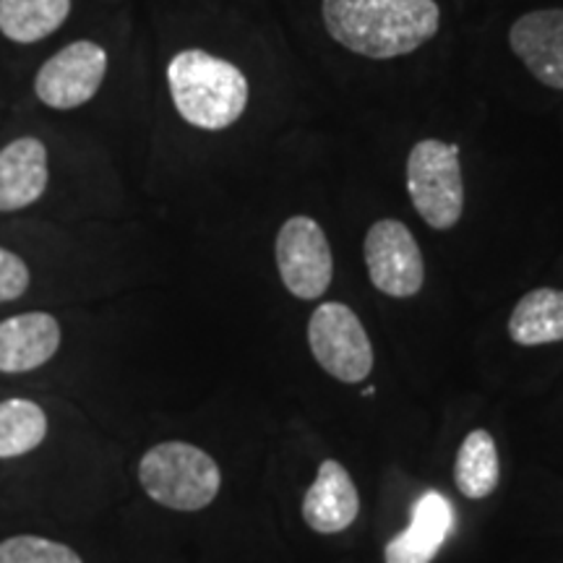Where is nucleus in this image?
I'll use <instances>...</instances> for the list:
<instances>
[{
  "instance_id": "obj_10",
  "label": "nucleus",
  "mask_w": 563,
  "mask_h": 563,
  "mask_svg": "<svg viewBox=\"0 0 563 563\" xmlns=\"http://www.w3.org/2000/svg\"><path fill=\"white\" fill-rule=\"evenodd\" d=\"M514 55L540 84L563 89V9L530 11L509 30Z\"/></svg>"
},
{
  "instance_id": "obj_5",
  "label": "nucleus",
  "mask_w": 563,
  "mask_h": 563,
  "mask_svg": "<svg viewBox=\"0 0 563 563\" xmlns=\"http://www.w3.org/2000/svg\"><path fill=\"white\" fill-rule=\"evenodd\" d=\"M316 363L342 384H361L373 371V344L365 327L344 302H321L308 321Z\"/></svg>"
},
{
  "instance_id": "obj_8",
  "label": "nucleus",
  "mask_w": 563,
  "mask_h": 563,
  "mask_svg": "<svg viewBox=\"0 0 563 563\" xmlns=\"http://www.w3.org/2000/svg\"><path fill=\"white\" fill-rule=\"evenodd\" d=\"M365 266L378 292L389 298H415L426 282L422 251L407 224L378 220L365 235Z\"/></svg>"
},
{
  "instance_id": "obj_14",
  "label": "nucleus",
  "mask_w": 563,
  "mask_h": 563,
  "mask_svg": "<svg viewBox=\"0 0 563 563\" xmlns=\"http://www.w3.org/2000/svg\"><path fill=\"white\" fill-rule=\"evenodd\" d=\"M509 336L522 347L563 342V290L538 287L527 292L514 306Z\"/></svg>"
},
{
  "instance_id": "obj_7",
  "label": "nucleus",
  "mask_w": 563,
  "mask_h": 563,
  "mask_svg": "<svg viewBox=\"0 0 563 563\" xmlns=\"http://www.w3.org/2000/svg\"><path fill=\"white\" fill-rule=\"evenodd\" d=\"M108 76V51L91 40H76L42 63L34 95L51 110H76L100 91Z\"/></svg>"
},
{
  "instance_id": "obj_18",
  "label": "nucleus",
  "mask_w": 563,
  "mask_h": 563,
  "mask_svg": "<svg viewBox=\"0 0 563 563\" xmlns=\"http://www.w3.org/2000/svg\"><path fill=\"white\" fill-rule=\"evenodd\" d=\"M0 563H84L74 548L42 534H11L0 540Z\"/></svg>"
},
{
  "instance_id": "obj_1",
  "label": "nucleus",
  "mask_w": 563,
  "mask_h": 563,
  "mask_svg": "<svg viewBox=\"0 0 563 563\" xmlns=\"http://www.w3.org/2000/svg\"><path fill=\"white\" fill-rule=\"evenodd\" d=\"M321 16L329 37L371 60L410 55L441 26L435 0H323Z\"/></svg>"
},
{
  "instance_id": "obj_13",
  "label": "nucleus",
  "mask_w": 563,
  "mask_h": 563,
  "mask_svg": "<svg viewBox=\"0 0 563 563\" xmlns=\"http://www.w3.org/2000/svg\"><path fill=\"white\" fill-rule=\"evenodd\" d=\"M361 496L347 470L336 460L321 462L319 475L302 498V519L319 534L344 532L357 519Z\"/></svg>"
},
{
  "instance_id": "obj_3",
  "label": "nucleus",
  "mask_w": 563,
  "mask_h": 563,
  "mask_svg": "<svg viewBox=\"0 0 563 563\" xmlns=\"http://www.w3.org/2000/svg\"><path fill=\"white\" fill-rule=\"evenodd\" d=\"M139 483L154 504L173 511H201L222 488L214 456L188 441H162L141 456Z\"/></svg>"
},
{
  "instance_id": "obj_19",
  "label": "nucleus",
  "mask_w": 563,
  "mask_h": 563,
  "mask_svg": "<svg viewBox=\"0 0 563 563\" xmlns=\"http://www.w3.org/2000/svg\"><path fill=\"white\" fill-rule=\"evenodd\" d=\"M30 285L32 272L24 258L0 245V306L19 300L21 295L30 290Z\"/></svg>"
},
{
  "instance_id": "obj_4",
  "label": "nucleus",
  "mask_w": 563,
  "mask_h": 563,
  "mask_svg": "<svg viewBox=\"0 0 563 563\" xmlns=\"http://www.w3.org/2000/svg\"><path fill=\"white\" fill-rule=\"evenodd\" d=\"M407 194L428 228H456L464 211L460 146L439 139L418 141L407 157Z\"/></svg>"
},
{
  "instance_id": "obj_2",
  "label": "nucleus",
  "mask_w": 563,
  "mask_h": 563,
  "mask_svg": "<svg viewBox=\"0 0 563 563\" xmlns=\"http://www.w3.org/2000/svg\"><path fill=\"white\" fill-rule=\"evenodd\" d=\"M167 87L178 115L201 131H224L249 108V79L235 63L191 47L167 63Z\"/></svg>"
},
{
  "instance_id": "obj_17",
  "label": "nucleus",
  "mask_w": 563,
  "mask_h": 563,
  "mask_svg": "<svg viewBox=\"0 0 563 563\" xmlns=\"http://www.w3.org/2000/svg\"><path fill=\"white\" fill-rule=\"evenodd\" d=\"M47 439V412L26 397L0 402V460L32 454Z\"/></svg>"
},
{
  "instance_id": "obj_9",
  "label": "nucleus",
  "mask_w": 563,
  "mask_h": 563,
  "mask_svg": "<svg viewBox=\"0 0 563 563\" xmlns=\"http://www.w3.org/2000/svg\"><path fill=\"white\" fill-rule=\"evenodd\" d=\"M63 342L60 321L47 311H26L0 321V373L40 371L58 355Z\"/></svg>"
},
{
  "instance_id": "obj_6",
  "label": "nucleus",
  "mask_w": 563,
  "mask_h": 563,
  "mask_svg": "<svg viewBox=\"0 0 563 563\" xmlns=\"http://www.w3.org/2000/svg\"><path fill=\"white\" fill-rule=\"evenodd\" d=\"M279 277L298 300H319L334 277L332 245L327 232L311 217H290L274 243Z\"/></svg>"
},
{
  "instance_id": "obj_16",
  "label": "nucleus",
  "mask_w": 563,
  "mask_h": 563,
  "mask_svg": "<svg viewBox=\"0 0 563 563\" xmlns=\"http://www.w3.org/2000/svg\"><path fill=\"white\" fill-rule=\"evenodd\" d=\"M70 5V0H0V34L16 45H34L66 24Z\"/></svg>"
},
{
  "instance_id": "obj_11",
  "label": "nucleus",
  "mask_w": 563,
  "mask_h": 563,
  "mask_svg": "<svg viewBox=\"0 0 563 563\" xmlns=\"http://www.w3.org/2000/svg\"><path fill=\"white\" fill-rule=\"evenodd\" d=\"M454 509L439 490H426L412 506L410 527L394 534L384 548V563H431L446 543Z\"/></svg>"
},
{
  "instance_id": "obj_12",
  "label": "nucleus",
  "mask_w": 563,
  "mask_h": 563,
  "mask_svg": "<svg viewBox=\"0 0 563 563\" xmlns=\"http://www.w3.org/2000/svg\"><path fill=\"white\" fill-rule=\"evenodd\" d=\"M51 183L47 146L37 136L13 139L0 150V211H21L40 201Z\"/></svg>"
},
{
  "instance_id": "obj_15",
  "label": "nucleus",
  "mask_w": 563,
  "mask_h": 563,
  "mask_svg": "<svg viewBox=\"0 0 563 563\" xmlns=\"http://www.w3.org/2000/svg\"><path fill=\"white\" fill-rule=\"evenodd\" d=\"M498 481H501V460H498L496 441L488 431L477 428V431L464 435L460 452H456V490L470 501H483L498 488Z\"/></svg>"
}]
</instances>
